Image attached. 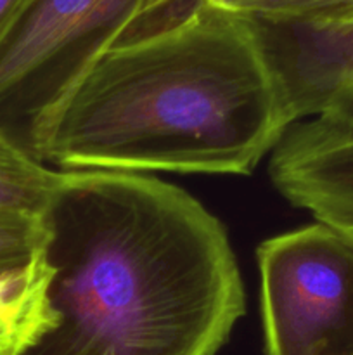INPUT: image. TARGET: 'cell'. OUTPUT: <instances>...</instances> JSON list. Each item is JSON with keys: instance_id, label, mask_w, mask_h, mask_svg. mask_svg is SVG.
Here are the masks:
<instances>
[{"instance_id": "obj_4", "label": "cell", "mask_w": 353, "mask_h": 355, "mask_svg": "<svg viewBox=\"0 0 353 355\" xmlns=\"http://www.w3.org/2000/svg\"><path fill=\"white\" fill-rule=\"evenodd\" d=\"M266 355H353V245L322 222L258 246Z\"/></svg>"}, {"instance_id": "obj_11", "label": "cell", "mask_w": 353, "mask_h": 355, "mask_svg": "<svg viewBox=\"0 0 353 355\" xmlns=\"http://www.w3.org/2000/svg\"><path fill=\"white\" fill-rule=\"evenodd\" d=\"M47 239L44 215L0 208V276L31 262Z\"/></svg>"}, {"instance_id": "obj_12", "label": "cell", "mask_w": 353, "mask_h": 355, "mask_svg": "<svg viewBox=\"0 0 353 355\" xmlns=\"http://www.w3.org/2000/svg\"><path fill=\"white\" fill-rule=\"evenodd\" d=\"M224 0H149L147 3V33L163 30L189 16L201 3L220 6Z\"/></svg>"}, {"instance_id": "obj_2", "label": "cell", "mask_w": 353, "mask_h": 355, "mask_svg": "<svg viewBox=\"0 0 353 355\" xmlns=\"http://www.w3.org/2000/svg\"><path fill=\"white\" fill-rule=\"evenodd\" d=\"M291 125L251 21L201 3L100 55L35 128L28 151L61 172L248 175Z\"/></svg>"}, {"instance_id": "obj_5", "label": "cell", "mask_w": 353, "mask_h": 355, "mask_svg": "<svg viewBox=\"0 0 353 355\" xmlns=\"http://www.w3.org/2000/svg\"><path fill=\"white\" fill-rule=\"evenodd\" d=\"M249 21L279 75L294 123L317 116L353 82V28Z\"/></svg>"}, {"instance_id": "obj_3", "label": "cell", "mask_w": 353, "mask_h": 355, "mask_svg": "<svg viewBox=\"0 0 353 355\" xmlns=\"http://www.w3.org/2000/svg\"><path fill=\"white\" fill-rule=\"evenodd\" d=\"M147 3L30 0L0 40V130L28 151L35 128L100 55L147 35Z\"/></svg>"}, {"instance_id": "obj_6", "label": "cell", "mask_w": 353, "mask_h": 355, "mask_svg": "<svg viewBox=\"0 0 353 355\" xmlns=\"http://www.w3.org/2000/svg\"><path fill=\"white\" fill-rule=\"evenodd\" d=\"M269 172L277 191L317 222L353 220V144L305 149L280 141Z\"/></svg>"}, {"instance_id": "obj_9", "label": "cell", "mask_w": 353, "mask_h": 355, "mask_svg": "<svg viewBox=\"0 0 353 355\" xmlns=\"http://www.w3.org/2000/svg\"><path fill=\"white\" fill-rule=\"evenodd\" d=\"M217 7L249 19L353 28V0H224Z\"/></svg>"}, {"instance_id": "obj_10", "label": "cell", "mask_w": 353, "mask_h": 355, "mask_svg": "<svg viewBox=\"0 0 353 355\" xmlns=\"http://www.w3.org/2000/svg\"><path fill=\"white\" fill-rule=\"evenodd\" d=\"M280 141L305 149L353 144V82L336 92L317 116L291 125Z\"/></svg>"}, {"instance_id": "obj_14", "label": "cell", "mask_w": 353, "mask_h": 355, "mask_svg": "<svg viewBox=\"0 0 353 355\" xmlns=\"http://www.w3.org/2000/svg\"><path fill=\"white\" fill-rule=\"evenodd\" d=\"M329 227H332L334 231H338L339 234L345 236V238L353 245V220L343 222V224H338V225H329Z\"/></svg>"}, {"instance_id": "obj_13", "label": "cell", "mask_w": 353, "mask_h": 355, "mask_svg": "<svg viewBox=\"0 0 353 355\" xmlns=\"http://www.w3.org/2000/svg\"><path fill=\"white\" fill-rule=\"evenodd\" d=\"M30 0H0V40Z\"/></svg>"}, {"instance_id": "obj_8", "label": "cell", "mask_w": 353, "mask_h": 355, "mask_svg": "<svg viewBox=\"0 0 353 355\" xmlns=\"http://www.w3.org/2000/svg\"><path fill=\"white\" fill-rule=\"evenodd\" d=\"M61 179V170L38 162L0 130V208L44 215Z\"/></svg>"}, {"instance_id": "obj_7", "label": "cell", "mask_w": 353, "mask_h": 355, "mask_svg": "<svg viewBox=\"0 0 353 355\" xmlns=\"http://www.w3.org/2000/svg\"><path fill=\"white\" fill-rule=\"evenodd\" d=\"M52 276L45 250L0 276V355H24L57 326L48 293Z\"/></svg>"}, {"instance_id": "obj_1", "label": "cell", "mask_w": 353, "mask_h": 355, "mask_svg": "<svg viewBox=\"0 0 353 355\" xmlns=\"http://www.w3.org/2000/svg\"><path fill=\"white\" fill-rule=\"evenodd\" d=\"M44 220L59 322L24 355H215L244 314L224 224L173 184L61 172Z\"/></svg>"}]
</instances>
